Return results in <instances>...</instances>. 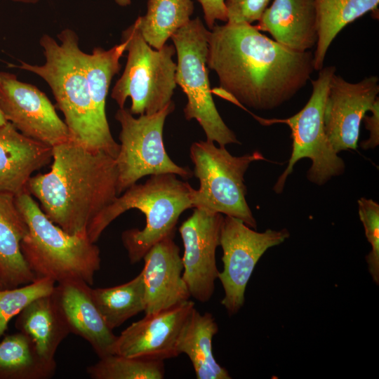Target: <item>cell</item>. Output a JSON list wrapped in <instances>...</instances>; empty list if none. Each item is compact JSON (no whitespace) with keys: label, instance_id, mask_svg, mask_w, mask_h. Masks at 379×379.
Masks as SVG:
<instances>
[{"label":"cell","instance_id":"6da1fadb","mask_svg":"<svg viewBox=\"0 0 379 379\" xmlns=\"http://www.w3.org/2000/svg\"><path fill=\"white\" fill-rule=\"evenodd\" d=\"M208 42L207 66L220 84L214 90L255 109L271 110L288 101L314 71L312 52L291 50L251 24L214 25Z\"/></svg>","mask_w":379,"mask_h":379},{"label":"cell","instance_id":"7a4b0ae2","mask_svg":"<svg viewBox=\"0 0 379 379\" xmlns=\"http://www.w3.org/2000/svg\"><path fill=\"white\" fill-rule=\"evenodd\" d=\"M51 171L32 176L27 190L53 223L69 234L86 236L118 196L115 159L72 140L53 147Z\"/></svg>","mask_w":379,"mask_h":379},{"label":"cell","instance_id":"3957f363","mask_svg":"<svg viewBox=\"0 0 379 379\" xmlns=\"http://www.w3.org/2000/svg\"><path fill=\"white\" fill-rule=\"evenodd\" d=\"M59 44L51 36L40 39L46 62L42 65L21 61L18 67L33 72L50 86L57 106L63 113L71 139L93 151L104 152L116 158L119 151L109 126L99 119L91 100L81 61L77 34L62 30Z\"/></svg>","mask_w":379,"mask_h":379},{"label":"cell","instance_id":"277c9868","mask_svg":"<svg viewBox=\"0 0 379 379\" xmlns=\"http://www.w3.org/2000/svg\"><path fill=\"white\" fill-rule=\"evenodd\" d=\"M173 173L150 175L143 184H134L106 207L86 232L89 240L95 243L107 226L120 215L131 208L143 213L146 224L142 230L124 231L121 241L131 264L140 261L156 243L175 235L180 215L193 208L188 182Z\"/></svg>","mask_w":379,"mask_h":379},{"label":"cell","instance_id":"5b68a950","mask_svg":"<svg viewBox=\"0 0 379 379\" xmlns=\"http://www.w3.org/2000/svg\"><path fill=\"white\" fill-rule=\"evenodd\" d=\"M15 201L27 227L21 251L36 279L93 284L100 268L98 246L86 236L69 234L53 223L27 191L15 197Z\"/></svg>","mask_w":379,"mask_h":379},{"label":"cell","instance_id":"8992f818","mask_svg":"<svg viewBox=\"0 0 379 379\" xmlns=\"http://www.w3.org/2000/svg\"><path fill=\"white\" fill-rule=\"evenodd\" d=\"M190 157L194 164L193 175L199 187L193 189V208H202L241 220L247 226L256 229L257 222L246 199L244 174L250 164L265 159L255 151L243 156H233L225 146L214 142H193Z\"/></svg>","mask_w":379,"mask_h":379},{"label":"cell","instance_id":"52a82bcc","mask_svg":"<svg viewBox=\"0 0 379 379\" xmlns=\"http://www.w3.org/2000/svg\"><path fill=\"white\" fill-rule=\"evenodd\" d=\"M127 43V62L121 77L112 88L111 97L119 108L128 98L133 115H150L172 102L176 87L177 65L173 60L175 46L166 44L157 50L143 39L135 22L122 32Z\"/></svg>","mask_w":379,"mask_h":379},{"label":"cell","instance_id":"ba28073f","mask_svg":"<svg viewBox=\"0 0 379 379\" xmlns=\"http://www.w3.org/2000/svg\"><path fill=\"white\" fill-rule=\"evenodd\" d=\"M208 34L197 17L171 37L178 57L175 82L187 98L185 117L199 124L207 140L220 146L241 144L221 118L213 99L207 66Z\"/></svg>","mask_w":379,"mask_h":379},{"label":"cell","instance_id":"9c48e42d","mask_svg":"<svg viewBox=\"0 0 379 379\" xmlns=\"http://www.w3.org/2000/svg\"><path fill=\"white\" fill-rule=\"evenodd\" d=\"M335 66L322 67L318 77L312 81L311 96L298 113L286 119H261L264 124L285 123L291 130L292 152L288 166L279 177L273 190L282 192L288 176L293 172L294 165L301 159L312 161L307 171V179L314 184L323 185L331 178L345 171L343 159L338 156L326 135L324 126V108L329 81L335 73Z\"/></svg>","mask_w":379,"mask_h":379},{"label":"cell","instance_id":"30bf717a","mask_svg":"<svg viewBox=\"0 0 379 379\" xmlns=\"http://www.w3.org/2000/svg\"><path fill=\"white\" fill-rule=\"evenodd\" d=\"M174 109L172 101L157 113L137 118L128 109L117 111L115 119L121 125L119 151L115 158L118 196L146 175L173 173L182 179L193 176L189 168L174 163L164 148V123Z\"/></svg>","mask_w":379,"mask_h":379},{"label":"cell","instance_id":"8fae6325","mask_svg":"<svg viewBox=\"0 0 379 379\" xmlns=\"http://www.w3.org/2000/svg\"><path fill=\"white\" fill-rule=\"evenodd\" d=\"M289 236L286 228L258 232L240 219L224 217L220 236L223 270L218 272V279L225 293L221 304L230 316L237 314L244 305L247 284L261 256Z\"/></svg>","mask_w":379,"mask_h":379},{"label":"cell","instance_id":"7c38bea8","mask_svg":"<svg viewBox=\"0 0 379 379\" xmlns=\"http://www.w3.org/2000/svg\"><path fill=\"white\" fill-rule=\"evenodd\" d=\"M0 110L24 135L51 147L71 139L69 129L44 93L0 72Z\"/></svg>","mask_w":379,"mask_h":379},{"label":"cell","instance_id":"4fadbf2b","mask_svg":"<svg viewBox=\"0 0 379 379\" xmlns=\"http://www.w3.org/2000/svg\"><path fill=\"white\" fill-rule=\"evenodd\" d=\"M223 219L220 213L194 208L179 227L184 246L182 278L190 295L201 302H208L214 293L219 272L215 251Z\"/></svg>","mask_w":379,"mask_h":379},{"label":"cell","instance_id":"5bb4252c","mask_svg":"<svg viewBox=\"0 0 379 379\" xmlns=\"http://www.w3.org/2000/svg\"><path fill=\"white\" fill-rule=\"evenodd\" d=\"M379 93V78L369 76L357 83L335 73L329 81L324 108L326 135L337 152L356 149L360 124Z\"/></svg>","mask_w":379,"mask_h":379},{"label":"cell","instance_id":"9a60e30c","mask_svg":"<svg viewBox=\"0 0 379 379\" xmlns=\"http://www.w3.org/2000/svg\"><path fill=\"white\" fill-rule=\"evenodd\" d=\"M194 307V302L189 300L169 309L145 314L117 336L114 354L161 361L178 357L179 334Z\"/></svg>","mask_w":379,"mask_h":379},{"label":"cell","instance_id":"2e32d148","mask_svg":"<svg viewBox=\"0 0 379 379\" xmlns=\"http://www.w3.org/2000/svg\"><path fill=\"white\" fill-rule=\"evenodd\" d=\"M92 288L81 280L58 283L52 293L55 305L69 333L87 341L99 358L113 354L117 336L95 305Z\"/></svg>","mask_w":379,"mask_h":379},{"label":"cell","instance_id":"e0dca14e","mask_svg":"<svg viewBox=\"0 0 379 379\" xmlns=\"http://www.w3.org/2000/svg\"><path fill=\"white\" fill-rule=\"evenodd\" d=\"M174 235L153 245L143 257L145 314L169 309L191 297L182 278L183 265Z\"/></svg>","mask_w":379,"mask_h":379},{"label":"cell","instance_id":"ac0fdd59","mask_svg":"<svg viewBox=\"0 0 379 379\" xmlns=\"http://www.w3.org/2000/svg\"><path fill=\"white\" fill-rule=\"evenodd\" d=\"M53 147L20 133L10 122L0 127V192L27 191L32 174L52 159Z\"/></svg>","mask_w":379,"mask_h":379},{"label":"cell","instance_id":"d6986e66","mask_svg":"<svg viewBox=\"0 0 379 379\" xmlns=\"http://www.w3.org/2000/svg\"><path fill=\"white\" fill-rule=\"evenodd\" d=\"M254 26L291 50L307 51L318 39L314 0H273Z\"/></svg>","mask_w":379,"mask_h":379},{"label":"cell","instance_id":"ffe728a7","mask_svg":"<svg viewBox=\"0 0 379 379\" xmlns=\"http://www.w3.org/2000/svg\"><path fill=\"white\" fill-rule=\"evenodd\" d=\"M27 231L15 196L0 192V288H15L36 279L21 251Z\"/></svg>","mask_w":379,"mask_h":379},{"label":"cell","instance_id":"44dd1931","mask_svg":"<svg viewBox=\"0 0 379 379\" xmlns=\"http://www.w3.org/2000/svg\"><path fill=\"white\" fill-rule=\"evenodd\" d=\"M218 332L214 317L209 312L201 314L194 307L179 334L176 351L190 359L197 379H230L228 371L214 358L212 340Z\"/></svg>","mask_w":379,"mask_h":379},{"label":"cell","instance_id":"7402d4cb","mask_svg":"<svg viewBox=\"0 0 379 379\" xmlns=\"http://www.w3.org/2000/svg\"><path fill=\"white\" fill-rule=\"evenodd\" d=\"M15 326L31 339L39 355L48 362H55L56 350L69 333L52 293L30 302L18 314Z\"/></svg>","mask_w":379,"mask_h":379},{"label":"cell","instance_id":"603a6c76","mask_svg":"<svg viewBox=\"0 0 379 379\" xmlns=\"http://www.w3.org/2000/svg\"><path fill=\"white\" fill-rule=\"evenodd\" d=\"M318 39L313 53L314 70L324 67L327 51L338 34L349 23L375 11L379 0H314Z\"/></svg>","mask_w":379,"mask_h":379},{"label":"cell","instance_id":"cb8c5ba5","mask_svg":"<svg viewBox=\"0 0 379 379\" xmlns=\"http://www.w3.org/2000/svg\"><path fill=\"white\" fill-rule=\"evenodd\" d=\"M55 368L56 363L44 360L22 332L7 335L0 342V378L48 379L53 376Z\"/></svg>","mask_w":379,"mask_h":379},{"label":"cell","instance_id":"d4e9b609","mask_svg":"<svg viewBox=\"0 0 379 379\" xmlns=\"http://www.w3.org/2000/svg\"><path fill=\"white\" fill-rule=\"evenodd\" d=\"M193 12L192 0H148L147 13L135 22L145 41L159 50L190 22Z\"/></svg>","mask_w":379,"mask_h":379},{"label":"cell","instance_id":"484cf974","mask_svg":"<svg viewBox=\"0 0 379 379\" xmlns=\"http://www.w3.org/2000/svg\"><path fill=\"white\" fill-rule=\"evenodd\" d=\"M91 294L105 321L112 330L145 310V290L142 272L123 284L92 288Z\"/></svg>","mask_w":379,"mask_h":379},{"label":"cell","instance_id":"4316f807","mask_svg":"<svg viewBox=\"0 0 379 379\" xmlns=\"http://www.w3.org/2000/svg\"><path fill=\"white\" fill-rule=\"evenodd\" d=\"M126 41L121 39V44L109 50L96 47L91 54L83 51L81 53L95 112L100 121L106 126H109L105 112L107 95L112 77L120 70L119 60L126 51Z\"/></svg>","mask_w":379,"mask_h":379},{"label":"cell","instance_id":"83f0119b","mask_svg":"<svg viewBox=\"0 0 379 379\" xmlns=\"http://www.w3.org/2000/svg\"><path fill=\"white\" fill-rule=\"evenodd\" d=\"M164 361L109 354L87 367L93 379H162Z\"/></svg>","mask_w":379,"mask_h":379},{"label":"cell","instance_id":"f1b7e54d","mask_svg":"<svg viewBox=\"0 0 379 379\" xmlns=\"http://www.w3.org/2000/svg\"><path fill=\"white\" fill-rule=\"evenodd\" d=\"M55 284L49 278L41 277L20 287L0 288V337L13 317L35 299L51 294Z\"/></svg>","mask_w":379,"mask_h":379},{"label":"cell","instance_id":"f546056e","mask_svg":"<svg viewBox=\"0 0 379 379\" xmlns=\"http://www.w3.org/2000/svg\"><path fill=\"white\" fill-rule=\"evenodd\" d=\"M358 212L364 228L365 236L371 246L366 256L368 272L373 281L379 283V205L371 199L358 200Z\"/></svg>","mask_w":379,"mask_h":379},{"label":"cell","instance_id":"4dcf8cb0","mask_svg":"<svg viewBox=\"0 0 379 379\" xmlns=\"http://www.w3.org/2000/svg\"><path fill=\"white\" fill-rule=\"evenodd\" d=\"M271 0H225L229 23L258 21Z\"/></svg>","mask_w":379,"mask_h":379},{"label":"cell","instance_id":"1f68e13d","mask_svg":"<svg viewBox=\"0 0 379 379\" xmlns=\"http://www.w3.org/2000/svg\"><path fill=\"white\" fill-rule=\"evenodd\" d=\"M201 5L204 20L208 27L211 29L216 20L227 22V13L225 0H198Z\"/></svg>","mask_w":379,"mask_h":379},{"label":"cell","instance_id":"d6a6232c","mask_svg":"<svg viewBox=\"0 0 379 379\" xmlns=\"http://www.w3.org/2000/svg\"><path fill=\"white\" fill-rule=\"evenodd\" d=\"M371 116L365 115L363 120L366 128L370 131L368 140L361 142V147L364 149L375 148L379 144V98H377L373 103Z\"/></svg>","mask_w":379,"mask_h":379},{"label":"cell","instance_id":"836d02e7","mask_svg":"<svg viewBox=\"0 0 379 379\" xmlns=\"http://www.w3.org/2000/svg\"><path fill=\"white\" fill-rule=\"evenodd\" d=\"M116 2L122 6H128L131 4V0H115Z\"/></svg>","mask_w":379,"mask_h":379},{"label":"cell","instance_id":"e575fe53","mask_svg":"<svg viewBox=\"0 0 379 379\" xmlns=\"http://www.w3.org/2000/svg\"><path fill=\"white\" fill-rule=\"evenodd\" d=\"M6 122L7 121L6 120V119L4 118L3 114L1 113L0 110V127L4 125Z\"/></svg>","mask_w":379,"mask_h":379},{"label":"cell","instance_id":"d590c367","mask_svg":"<svg viewBox=\"0 0 379 379\" xmlns=\"http://www.w3.org/2000/svg\"><path fill=\"white\" fill-rule=\"evenodd\" d=\"M13 1H20V2H24V3H36L39 0H13Z\"/></svg>","mask_w":379,"mask_h":379}]
</instances>
